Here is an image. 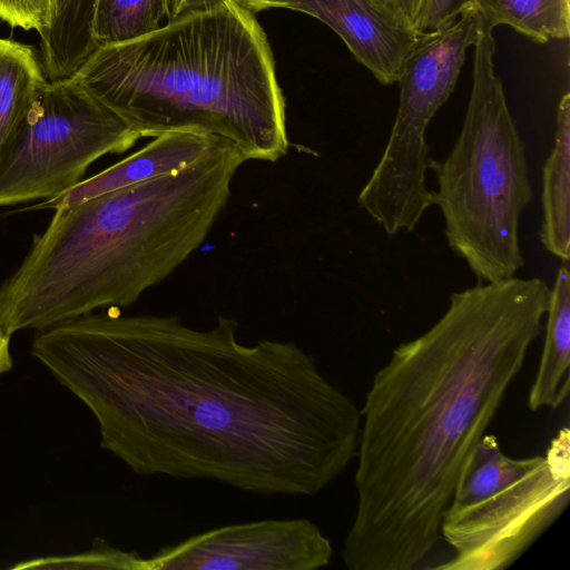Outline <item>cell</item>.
Wrapping results in <instances>:
<instances>
[{
  "mask_svg": "<svg viewBox=\"0 0 570 570\" xmlns=\"http://www.w3.org/2000/svg\"><path fill=\"white\" fill-rule=\"evenodd\" d=\"M48 81L32 46L0 38V150Z\"/></svg>",
  "mask_w": 570,
  "mask_h": 570,
  "instance_id": "9a60e30c",
  "label": "cell"
},
{
  "mask_svg": "<svg viewBox=\"0 0 570 570\" xmlns=\"http://www.w3.org/2000/svg\"><path fill=\"white\" fill-rule=\"evenodd\" d=\"M227 0H168V21L214 10Z\"/></svg>",
  "mask_w": 570,
  "mask_h": 570,
  "instance_id": "44dd1931",
  "label": "cell"
},
{
  "mask_svg": "<svg viewBox=\"0 0 570 570\" xmlns=\"http://www.w3.org/2000/svg\"><path fill=\"white\" fill-rule=\"evenodd\" d=\"M333 547L306 518L228 524L164 546L147 558V570H316Z\"/></svg>",
  "mask_w": 570,
  "mask_h": 570,
  "instance_id": "9c48e42d",
  "label": "cell"
},
{
  "mask_svg": "<svg viewBox=\"0 0 570 570\" xmlns=\"http://www.w3.org/2000/svg\"><path fill=\"white\" fill-rule=\"evenodd\" d=\"M542 210L539 233L543 247L561 262L570 259V95L557 110L554 147L543 166Z\"/></svg>",
  "mask_w": 570,
  "mask_h": 570,
  "instance_id": "4fadbf2b",
  "label": "cell"
},
{
  "mask_svg": "<svg viewBox=\"0 0 570 570\" xmlns=\"http://www.w3.org/2000/svg\"><path fill=\"white\" fill-rule=\"evenodd\" d=\"M493 29L476 13L473 83L463 126L448 157L430 166L448 245L479 283L512 278L525 265L519 225L532 198L525 146L494 72Z\"/></svg>",
  "mask_w": 570,
  "mask_h": 570,
  "instance_id": "5b68a950",
  "label": "cell"
},
{
  "mask_svg": "<svg viewBox=\"0 0 570 570\" xmlns=\"http://www.w3.org/2000/svg\"><path fill=\"white\" fill-rule=\"evenodd\" d=\"M245 161L216 137L184 168L55 208L0 285V333L11 337L137 302L200 247Z\"/></svg>",
  "mask_w": 570,
  "mask_h": 570,
  "instance_id": "3957f363",
  "label": "cell"
},
{
  "mask_svg": "<svg viewBox=\"0 0 570 570\" xmlns=\"http://www.w3.org/2000/svg\"><path fill=\"white\" fill-rule=\"evenodd\" d=\"M12 569L147 570V558L134 551L114 548L104 540L96 539L89 551L26 560L14 564Z\"/></svg>",
  "mask_w": 570,
  "mask_h": 570,
  "instance_id": "ac0fdd59",
  "label": "cell"
},
{
  "mask_svg": "<svg viewBox=\"0 0 570 570\" xmlns=\"http://www.w3.org/2000/svg\"><path fill=\"white\" fill-rule=\"evenodd\" d=\"M31 353L138 475L311 497L356 458L354 401L294 342L243 344L234 318L90 313L37 331Z\"/></svg>",
  "mask_w": 570,
  "mask_h": 570,
  "instance_id": "6da1fadb",
  "label": "cell"
},
{
  "mask_svg": "<svg viewBox=\"0 0 570 570\" xmlns=\"http://www.w3.org/2000/svg\"><path fill=\"white\" fill-rule=\"evenodd\" d=\"M168 0H96L91 38L97 48L142 38L168 19Z\"/></svg>",
  "mask_w": 570,
  "mask_h": 570,
  "instance_id": "e0dca14e",
  "label": "cell"
},
{
  "mask_svg": "<svg viewBox=\"0 0 570 570\" xmlns=\"http://www.w3.org/2000/svg\"><path fill=\"white\" fill-rule=\"evenodd\" d=\"M475 29V11L464 12L453 23L422 33L403 65L396 81L399 108L386 147L357 197V205L389 236L412 232L435 205V194L425 184L433 160L425 131L455 88Z\"/></svg>",
  "mask_w": 570,
  "mask_h": 570,
  "instance_id": "52a82bcc",
  "label": "cell"
},
{
  "mask_svg": "<svg viewBox=\"0 0 570 570\" xmlns=\"http://www.w3.org/2000/svg\"><path fill=\"white\" fill-rule=\"evenodd\" d=\"M12 364L10 336L0 334V375L11 370Z\"/></svg>",
  "mask_w": 570,
  "mask_h": 570,
  "instance_id": "cb8c5ba5",
  "label": "cell"
},
{
  "mask_svg": "<svg viewBox=\"0 0 570 570\" xmlns=\"http://www.w3.org/2000/svg\"><path fill=\"white\" fill-rule=\"evenodd\" d=\"M544 326V343L534 381L530 387L528 406L557 410L570 391V272L569 262H562L550 289Z\"/></svg>",
  "mask_w": 570,
  "mask_h": 570,
  "instance_id": "7c38bea8",
  "label": "cell"
},
{
  "mask_svg": "<svg viewBox=\"0 0 570 570\" xmlns=\"http://www.w3.org/2000/svg\"><path fill=\"white\" fill-rule=\"evenodd\" d=\"M474 2L475 0H423L417 31L432 32L453 23L464 12L474 10Z\"/></svg>",
  "mask_w": 570,
  "mask_h": 570,
  "instance_id": "ffe728a7",
  "label": "cell"
},
{
  "mask_svg": "<svg viewBox=\"0 0 570 570\" xmlns=\"http://www.w3.org/2000/svg\"><path fill=\"white\" fill-rule=\"evenodd\" d=\"M539 277L450 295L425 333L396 346L361 409L350 570H413L432 554L460 473L542 331Z\"/></svg>",
  "mask_w": 570,
  "mask_h": 570,
  "instance_id": "7a4b0ae2",
  "label": "cell"
},
{
  "mask_svg": "<svg viewBox=\"0 0 570 570\" xmlns=\"http://www.w3.org/2000/svg\"><path fill=\"white\" fill-rule=\"evenodd\" d=\"M244 8L250 10L256 13L262 10H267L272 8H283L287 9L291 4L299 1V0H235Z\"/></svg>",
  "mask_w": 570,
  "mask_h": 570,
  "instance_id": "603a6c76",
  "label": "cell"
},
{
  "mask_svg": "<svg viewBox=\"0 0 570 570\" xmlns=\"http://www.w3.org/2000/svg\"><path fill=\"white\" fill-rule=\"evenodd\" d=\"M57 0H0V19L12 28L43 35L51 26Z\"/></svg>",
  "mask_w": 570,
  "mask_h": 570,
  "instance_id": "d6986e66",
  "label": "cell"
},
{
  "mask_svg": "<svg viewBox=\"0 0 570 570\" xmlns=\"http://www.w3.org/2000/svg\"><path fill=\"white\" fill-rule=\"evenodd\" d=\"M416 30L423 0H386Z\"/></svg>",
  "mask_w": 570,
  "mask_h": 570,
  "instance_id": "7402d4cb",
  "label": "cell"
},
{
  "mask_svg": "<svg viewBox=\"0 0 570 570\" xmlns=\"http://www.w3.org/2000/svg\"><path fill=\"white\" fill-rule=\"evenodd\" d=\"M1 334V333H0Z\"/></svg>",
  "mask_w": 570,
  "mask_h": 570,
  "instance_id": "d4e9b609",
  "label": "cell"
},
{
  "mask_svg": "<svg viewBox=\"0 0 570 570\" xmlns=\"http://www.w3.org/2000/svg\"><path fill=\"white\" fill-rule=\"evenodd\" d=\"M570 494V432L546 454L513 459L493 434L469 455L443 514L440 534L453 557L434 569L503 570L562 514Z\"/></svg>",
  "mask_w": 570,
  "mask_h": 570,
  "instance_id": "8992f818",
  "label": "cell"
},
{
  "mask_svg": "<svg viewBox=\"0 0 570 570\" xmlns=\"http://www.w3.org/2000/svg\"><path fill=\"white\" fill-rule=\"evenodd\" d=\"M96 0H57L50 28L40 36V57L48 80L75 75L96 50L91 19Z\"/></svg>",
  "mask_w": 570,
  "mask_h": 570,
  "instance_id": "5bb4252c",
  "label": "cell"
},
{
  "mask_svg": "<svg viewBox=\"0 0 570 570\" xmlns=\"http://www.w3.org/2000/svg\"><path fill=\"white\" fill-rule=\"evenodd\" d=\"M139 139L73 76L49 80L0 150V206L55 197Z\"/></svg>",
  "mask_w": 570,
  "mask_h": 570,
  "instance_id": "ba28073f",
  "label": "cell"
},
{
  "mask_svg": "<svg viewBox=\"0 0 570 570\" xmlns=\"http://www.w3.org/2000/svg\"><path fill=\"white\" fill-rule=\"evenodd\" d=\"M73 77L140 138L218 137L246 161L274 163L288 151L269 42L255 13L235 0L97 48Z\"/></svg>",
  "mask_w": 570,
  "mask_h": 570,
  "instance_id": "277c9868",
  "label": "cell"
},
{
  "mask_svg": "<svg viewBox=\"0 0 570 570\" xmlns=\"http://www.w3.org/2000/svg\"><path fill=\"white\" fill-rule=\"evenodd\" d=\"M287 9L327 24L383 85L397 81L422 35L386 0H299Z\"/></svg>",
  "mask_w": 570,
  "mask_h": 570,
  "instance_id": "30bf717a",
  "label": "cell"
},
{
  "mask_svg": "<svg viewBox=\"0 0 570 570\" xmlns=\"http://www.w3.org/2000/svg\"><path fill=\"white\" fill-rule=\"evenodd\" d=\"M474 11L493 28L507 24L539 43L570 33V0H475Z\"/></svg>",
  "mask_w": 570,
  "mask_h": 570,
  "instance_id": "2e32d148",
  "label": "cell"
},
{
  "mask_svg": "<svg viewBox=\"0 0 570 570\" xmlns=\"http://www.w3.org/2000/svg\"><path fill=\"white\" fill-rule=\"evenodd\" d=\"M216 137L195 132H167L99 174L32 206L55 209L184 168L202 156Z\"/></svg>",
  "mask_w": 570,
  "mask_h": 570,
  "instance_id": "8fae6325",
  "label": "cell"
}]
</instances>
